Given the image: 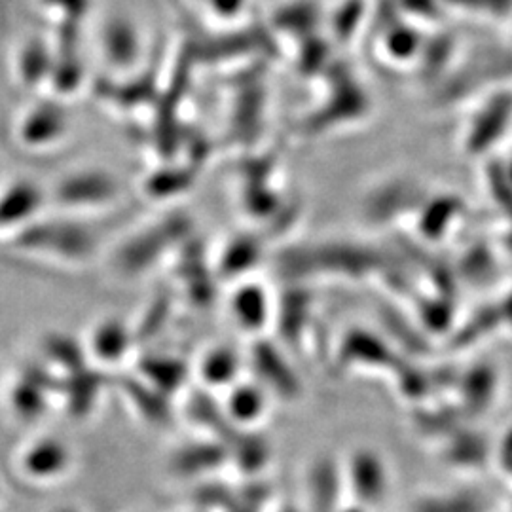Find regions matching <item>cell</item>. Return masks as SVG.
Listing matches in <instances>:
<instances>
[{
    "label": "cell",
    "mask_w": 512,
    "mask_h": 512,
    "mask_svg": "<svg viewBox=\"0 0 512 512\" xmlns=\"http://www.w3.org/2000/svg\"><path fill=\"white\" fill-rule=\"evenodd\" d=\"M118 186L105 173H80L59 186V198L67 205H105L116 198Z\"/></svg>",
    "instance_id": "cell-1"
},
{
    "label": "cell",
    "mask_w": 512,
    "mask_h": 512,
    "mask_svg": "<svg viewBox=\"0 0 512 512\" xmlns=\"http://www.w3.org/2000/svg\"><path fill=\"white\" fill-rule=\"evenodd\" d=\"M33 247L57 251L63 260H86L95 243L92 234L78 226H46L42 228V241H33Z\"/></svg>",
    "instance_id": "cell-2"
},
{
    "label": "cell",
    "mask_w": 512,
    "mask_h": 512,
    "mask_svg": "<svg viewBox=\"0 0 512 512\" xmlns=\"http://www.w3.org/2000/svg\"><path fill=\"white\" fill-rule=\"evenodd\" d=\"M67 450L59 442H40L25 458V469L33 475H59L67 465Z\"/></svg>",
    "instance_id": "cell-3"
},
{
    "label": "cell",
    "mask_w": 512,
    "mask_h": 512,
    "mask_svg": "<svg viewBox=\"0 0 512 512\" xmlns=\"http://www.w3.org/2000/svg\"><path fill=\"white\" fill-rule=\"evenodd\" d=\"M126 344V332L118 325H105L95 334V349L105 359H112L116 355L120 357L128 348Z\"/></svg>",
    "instance_id": "cell-4"
},
{
    "label": "cell",
    "mask_w": 512,
    "mask_h": 512,
    "mask_svg": "<svg viewBox=\"0 0 512 512\" xmlns=\"http://www.w3.org/2000/svg\"><path fill=\"white\" fill-rule=\"evenodd\" d=\"M232 412L239 420H253L262 410V397L256 389L241 387L232 397Z\"/></svg>",
    "instance_id": "cell-5"
},
{
    "label": "cell",
    "mask_w": 512,
    "mask_h": 512,
    "mask_svg": "<svg viewBox=\"0 0 512 512\" xmlns=\"http://www.w3.org/2000/svg\"><path fill=\"white\" fill-rule=\"evenodd\" d=\"M236 313L245 325L258 327L264 319V298L258 293H255V298L241 294L236 300Z\"/></svg>",
    "instance_id": "cell-6"
},
{
    "label": "cell",
    "mask_w": 512,
    "mask_h": 512,
    "mask_svg": "<svg viewBox=\"0 0 512 512\" xmlns=\"http://www.w3.org/2000/svg\"><path fill=\"white\" fill-rule=\"evenodd\" d=\"M234 366H236L234 357L230 353L222 351V353H215L207 359L203 374L207 380L220 384V382H226L234 374Z\"/></svg>",
    "instance_id": "cell-7"
}]
</instances>
